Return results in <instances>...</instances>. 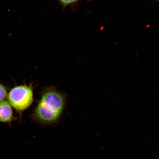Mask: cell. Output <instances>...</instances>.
<instances>
[{
    "label": "cell",
    "mask_w": 159,
    "mask_h": 159,
    "mask_svg": "<svg viewBox=\"0 0 159 159\" xmlns=\"http://www.w3.org/2000/svg\"><path fill=\"white\" fill-rule=\"evenodd\" d=\"M7 89L6 87L0 83V102L4 100L7 97Z\"/></svg>",
    "instance_id": "cell-5"
},
{
    "label": "cell",
    "mask_w": 159,
    "mask_h": 159,
    "mask_svg": "<svg viewBox=\"0 0 159 159\" xmlns=\"http://www.w3.org/2000/svg\"><path fill=\"white\" fill-rule=\"evenodd\" d=\"M57 1L63 7H66L67 6L73 4L79 1H89L90 0H57Z\"/></svg>",
    "instance_id": "cell-4"
},
{
    "label": "cell",
    "mask_w": 159,
    "mask_h": 159,
    "mask_svg": "<svg viewBox=\"0 0 159 159\" xmlns=\"http://www.w3.org/2000/svg\"><path fill=\"white\" fill-rule=\"evenodd\" d=\"M156 1H159V0H156Z\"/></svg>",
    "instance_id": "cell-6"
},
{
    "label": "cell",
    "mask_w": 159,
    "mask_h": 159,
    "mask_svg": "<svg viewBox=\"0 0 159 159\" xmlns=\"http://www.w3.org/2000/svg\"><path fill=\"white\" fill-rule=\"evenodd\" d=\"M65 97L53 88L43 92L33 115L35 121L43 124H54L58 120L64 109Z\"/></svg>",
    "instance_id": "cell-1"
},
{
    "label": "cell",
    "mask_w": 159,
    "mask_h": 159,
    "mask_svg": "<svg viewBox=\"0 0 159 159\" xmlns=\"http://www.w3.org/2000/svg\"><path fill=\"white\" fill-rule=\"evenodd\" d=\"M7 97L12 107L21 114L32 104L33 89L27 85L16 86L10 91Z\"/></svg>",
    "instance_id": "cell-2"
},
{
    "label": "cell",
    "mask_w": 159,
    "mask_h": 159,
    "mask_svg": "<svg viewBox=\"0 0 159 159\" xmlns=\"http://www.w3.org/2000/svg\"><path fill=\"white\" fill-rule=\"evenodd\" d=\"M15 119L12 106L9 101L4 100L0 102V122L11 124Z\"/></svg>",
    "instance_id": "cell-3"
}]
</instances>
